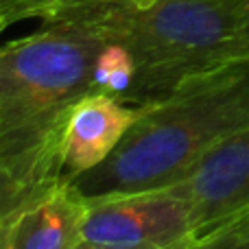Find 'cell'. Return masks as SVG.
<instances>
[{"mask_svg":"<svg viewBox=\"0 0 249 249\" xmlns=\"http://www.w3.org/2000/svg\"><path fill=\"white\" fill-rule=\"evenodd\" d=\"M190 249H249V212L197 236Z\"/></svg>","mask_w":249,"mask_h":249,"instance_id":"8","label":"cell"},{"mask_svg":"<svg viewBox=\"0 0 249 249\" xmlns=\"http://www.w3.org/2000/svg\"><path fill=\"white\" fill-rule=\"evenodd\" d=\"M190 247H193V245H190ZM190 247H188V249H190Z\"/></svg>","mask_w":249,"mask_h":249,"instance_id":"16","label":"cell"},{"mask_svg":"<svg viewBox=\"0 0 249 249\" xmlns=\"http://www.w3.org/2000/svg\"><path fill=\"white\" fill-rule=\"evenodd\" d=\"M195 243V241H193ZM190 243V245H193ZM190 245H184V247H173V249H188ZM74 249H138V247H121V245H107V243H94V241H86L83 238Z\"/></svg>","mask_w":249,"mask_h":249,"instance_id":"11","label":"cell"},{"mask_svg":"<svg viewBox=\"0 0 249 249\" xmlns=\"http://www.w3.org/2000/svg\"><path fill=\"white\" fill-rule=\"evenodd\" d=\"M190 208L197 236L249 212V124L221 142L177 184Z\"/></svg>","mask_w":249,"mask_h":249,"instance_id":"5","label":"cell"},{"mask_svg":"<svg viewBox=\"0 0 249 249\" xmlns=\"http://www.w3.org/2000/svg\"><path fill=\"white\" fill-rule=\"evenodd\" d=\"M124 2H133V4H140V7H146V4H153L155 0H124Z\"/></svg>","mask_w":249,"mask_h":249,"instance_id":"13","label":"cell"},{"mask_svg":"<svg viewBox=\"0 0 249 249\" xmlns=\"http://www.w3.org/2000/svg\"><path fill=\"white\" fill-rule=\"evenodd\" d=\"M241 53L243 57L249 55V0H247V7H245V18H243V24H241Z\"/></svg>","mask_w":249,"mask_h":249,"instance_id":"12","label":"cell"},{"mask_svg":"<svg viewBox=\"0 0 249 249\" xmlns=\"http://www.w3.org/2000/svg\"><path fill=\"white\" fill-rule=\"evenodd\" d=\"M86 214L88 199L61 181L2 219V249H74Z\"/></svg>","mask_w":249,"mask_h":249,"instance_id":"7","label":"cell"},{"mask_svg":"<svg viewBox=\"0 0 249 249\" xmlns=\"http://www.w3.org/2000/svg\"><path fill=\"white\" fill-rule=\"evenodd\" d=\"M247 0H79L46 20H66L124 48L136 66L138 105L171 94L184 79L243 57L241 24Z\"/></svg>","mask_w":249,"mask_h":249,"instance_id":"3","label":"cell"},{"mask_svg":"<svg viewBox=\"0 0 249 249\" xmlns=\"http://www.w3.org/2000/svg\"><path fill=\"white\" fill-rule=\"evenodd\" d=\"M83 238L138 249L184 247L197 238L193 208L177 186L88 199Z\"/></svg>","mask_w":249,"mask_h":249,"instance_id":"4","label":"cell"},{"mask_svg":"<svg viewBox=\"0 0 249 249\" xmlns=\"http://www.w3.org/2000/svg\"><path fill=\"white\" fill-rule=\"evenodd\" d=\"M138 112L140 105L105 92H94L79 101L66 124L61 146L66 181L77 179L103 164L124 140Z\"/></svg>","mask_w":249,"mask_h":249,"instance_id":"6","label":"cell"},{"mask_svg":"<svg viewBox=\"0 0 249 249\" xmlns=\"http://www.w3.org/2000/svg\"><path fill=\"white\" fill-rule=\"evenodd\" d=\"M105 42L66 20L0 46V166L42 195L66 181L61 146L74 105L103 90Z\"/></svg>","mask_w":249,"mask_h":249,"instance_id":"1","label":"cell"},{"mask_svg":"<svg viewBox=\"0 0 249 249\" xmlns=\"http://www.w3.org/2000/svg\"><path fill=\"white\" fill-rule=\"evenodd\" d=\"M4 29H7V24H4V20H2V18H0V33H2Z\"/></svg>","mask_w":249,"mask_h":249,"instance_id":"15","label":"cell"},{"mask_svg":"<svg viewBox=\"0 0 249 249\" xmlns=\"http://www.w3.org/2000/svg\"><path fill=\"white\" fill-rule=\"evenodd\" d=\"M35 197L39 195L26 188L22 181H18L4 166H0V219H7L18 208H22Z\"/></svg>","mask_w":249,"mask_h":249,"instance_id":"10","label":"cell"},{"mask_svg":"<svg viewBox=\"0 0 249 249\" xmlns=\"http://www.w3.org/2000/svg\"><path fill=\"white\" fill-rule=\"evenodd\" d=\"M247 124L249 55L193 74L171 94L140 105L116 151L70 184L86 199L171 188Z\"/></svg>","mask_w":249,"mask_h":249,"instance_id":"2","label":"cell"},{"mask_svg":"<svg viewBox=\"0 0 249 249\" xmlns=\"http://www.w3.org/2000/svg\"><path fill=\"white\" fill-rule=\"evenodd\" d=\"M0 249H2V219H0Z\"/></svg>","mask_w":249,"mask_h":249,"instance_id":"14","label":"cell"},{"mask_svg":"<svg viewBox=\"0 0 249 249\" xmlns=\"http://www.w3.org/2000/svg\"><path fill=\"white\" fill-rule=\"evenodd\" d=\"M70 2H79V0H0V18L7 26H11L13 22L29 20V18L42 20L57 7H64Z\"/></svg>","mask_w":249,"mask_h":249,"instance_id":"9","label":"cell"}]
</instances>
